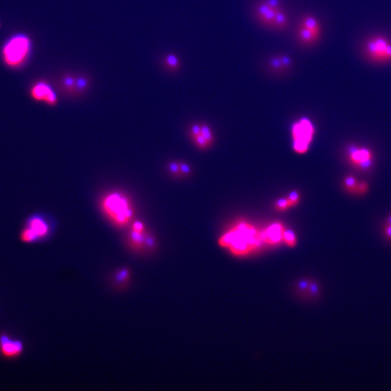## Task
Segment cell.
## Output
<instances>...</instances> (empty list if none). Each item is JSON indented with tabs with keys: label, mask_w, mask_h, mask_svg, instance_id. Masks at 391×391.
I'll return each mask as SVG.
<instances>
[{
	"label": "cell",
	"mask_w": 391,
	"mask_h": 391,
	"mask_svg": "<svg viewBox=\"0 0 391 391\" xmlns=\"http://www.w3.org/2000/svg\"><path fill=\"white\" fill-rule=\"evenodd\" d=\"M283 243L289 247H295L297 245V236L291 229L286 228L283 237Z\"/></svg>",
	"instance_id": "cell-18"
},
{
	"label": "cell",
	"mask_w": 391,
	"mask_h": 391,
	"mask_svg": "<svg viewBox=\"0 0 391 391\" xmlns=\"http://www.w3.org/2000/svg\"><path fill=\"white\" fill-rule=\"evenodd\" d=\"M263 2L268 6L272 10L277 11L281 10V2L280 0H263Z\"/></svg>",
	"instance_id": "cell-22"
},
{
	"label": "cell",
	"mask_w": 391,
	"mask_h": 391,
	"mask_svg": "<svg viewBox=\"0 0 391 391\" xmlns=\"http://www.w3.org/2000/svg\"><path fill=\"white\" fill-rule=\"evenodd\" d=\"M50 227L43 217L33 216L27 219V223L21 232V240L31 243L44 238L49 235Z\"/></svg>",
	"instance_id": "cell-6"
},
{
	"label": "cell",
	"mask_w": 391,
	"mask_h": 391,
	"mask_svg": "<svg viewBox=\"0 0 391 391\" xmlns=\"http://www.w3.org/2000/svg\"><path fill=\"white\" fill-rule=\"evenodd\" d=\"M168 172L171 174L173 177H183L181 171H180L179 162H171L168 165Z\"/></svg>",
	"instance_id": "cell-20"
},
{
	"label": "cell",
	"mask_w": 391,
	"mask_h": 391,
	"mask_svg": "<svg viewBox=\"0 0 391 391\" xmlns=\"http://www.w3.org/2000/svg\"><path fill=\"white\" fill-rule=\"evenodd\" d=\"M299 25L306 28V29H309V31H311V32L314 33L318 37H321L322 30H321L320 24H319L317 18L313 16V15H304L302 20H301L300 24Z\"/></svg>",
	"instance_id": "cell-13"
},
{
	"label": "cell",
	"mask_w": 391,
	"mask_h": 391,
	"mask_svg": "<svg viewBox=\"0 0 391 391\" xmlns=\"http://www.w3.org/2000/svg\"><path fill=\"white\" fill-rule=\"evenodd\" d=\"M275 12L269 8L263 1L259 3L255 7V15L261 26L272 29Z\"/></svg>",
	"instance_id": "cell-10"
},
{
	"label": "cell",
	"mask_w": 391,
	"mask_h": 391,
	"mask_svg": "<svg viewBox=\"0 0 391 391\" xmlns=\"http://www.w3.org/2000/svg\"><path fill=\"white\" fill-rule=\"evenodd\" d=\"M31 51V42L29 37L18 34L12 37L4 44L2 57L4 62L12 68H17L27 60Z\"/></svg>",
	"instance_id": "cell-3"
},
{
	"label": "cell",
	"mask_w": 391,
	"mask_h": 391,
	"mask_svg": "<svg viewBox=\"0 0 391 391\" xmlns=\"http://www.w3.org/2000/svg\"><path fill=\"white\" fill-rule=\"evenodd\" d=\"M373 152L368 148H355L348 154V160L352 166L359 169H368L373 161Z\"/></svg>",
	"instance_id": "cell-9"
},
{
	"label": "cell",
	"mask_w": 391,
	"mask_h": 391,
	"mask_svg": "<svg viewBox=\"0 0 391 391\" xmlns=\"http://www.w3.org/2000/svg\"><path fill=\"white\" fill-rule=\"evenodd\" d=\"M268 66L271 72L275 73H283L288 70L282 62L280 55H275L270 57L268 61Z\"/></svg>",
	"instance_id": "cell-16"
},
{
	"label": "cell",
	"mask_w": 391,
	"mask_h": 391,
	"mask_svg": "<svg viewBox=\"0 0 391 391\" xmlns=\"http://www.w3.org/2000/svg\"><path fill=\"white\" fill-rule=\"evenodd\" d=\"M344 187L347 192L356 195L367 194L369 184L367 182L359 181L353 175L346 176L344 180Z\"/></svg>",
	"instance_id": "cell-11"
},
{
	"label": "cell",
	"mask_w": 391,
	"mask_h": 391,
	"mask_svg": "<svg viewBox=\"0 0 391 391\" xmlns=\"http://www.w3.org/2000/svg\"><path fill=\"white\" fill-rule=\"evenodd\" d=\"M386 223L391 224V216L390 217H389V218H388L387 222H386Z\"/></svg>",
	"instance_id": "cell-24"
},
{
	"label": "cell",
	"mask_w": 391,
	"mask_h": 391,
	"mask_svg": "<svg viewBox=\"0 0 391 391\" xmlns=\"http://www.w3.org/2000/svg\"><path fill=\"white\" fill-rule=\"evenodd\" d=\"M273 207L275 211L279 212V213L286 212L291 209V205H290L286 196L276 199L274 202Z\"/></svg>",
	"instance_id": "cell-17"
},
{
	"label": "cell",
	"mask_w": 391,
	"mask_h": 391,
	"mask_svg": "<svg viewBox=\"0 0 391 391\" xmlns=\"http://www.w3.org/2000/svg\"><path fill=\"white\" fill-rule=\"evenodd\" d=\"M383 233H384L385 236L388 241H391V224L386 223L385 225L384 229H383Z\"/></svg>",
	"instance_id": "cell-23"
},
{
	"label": "cell",
	"mask_w": 391,
	"mask_h": 391,
	"mask_svg": "<svg viewBox=\"0 0 391 391\" xmlns=\"http://www.w3.org/2000/svg\"><path fill=\"white\" fill-rule=\"evenodd\" d=\"M167 65L171 70H177L179 68V60L174 54L168 56L166 60Z\"/></svg>",
	"instance_id": "cell-21"
},
{
	"label": "cell",
	"mask_w": 391,
	"mask_h": 391,
	"mask_svg": "<svg viewBox=\"0 0 391 391\" xmlns=\"http://www.w3.org/2000/svg\"><path fill=\"white\" fill-rule=\"evenodd\" d=\"M288 26V18L287 14L282 9L275 12L272 29L276 31H283L287 29Z\"/></svg>",
	"instance_id": "cell-15"
},
{
	"label": "cell",
	"mask_w": 391,
	"mask_h": 391,
	"mask_svg": "<svg viewBox=\"0 0 391 391\" xmlns=\"http://www.w3.org/2000/svg\"><path fill=\"white\" fill-rule=\"evenodd\" d=\"M364 52L370 61L376 63L390 62L391 42L383 36H373L364 43Z\"/></svg>",
	"instance_id": "cell-5"
},
{
	"label": "cell",
	"mask_w": 391,
	"mask_h": 391,
	"mask_svg": "<svg viewBox=\"0 0 391 391\" xmlns=\"http://www.w3.org/2000/svg\"><path fill=\"white\" fill-rule=\"evenodd\" d=\"M286 227L281 222H273L261 230V237L264 244L277 246L283 242Z\"/></svg>",
	"instance_id": "cell-8"
},
{
	"label": "cell",
	"mask_w": 391,
	"mask_h": 391,
	"mask_svg": "<svg viewBox=\"0 0 391 391\" xmlns=\"http://www.w3.org/2000/svg\"><path fill=\"white\" fill-rule=\"evenodd\" d=\"M320 37L309 29L299 25L297 30V40L302 46H309L318 41Z\"/></svg>",
	"instance_id": "cell-12"
},
{
	"label": "cell",
	"mask_w": 391,
	"mask_h": 391,
	"mask_svg": "<svg viewBox=\"0 0 391 391\" xmlns=\"http://www.w3.org/2000/svg\"><path fill=\"white\" fill-rule=\"evenodd\" d=\"M291 133L294 152L298 155L307 153L316 134L315 126L311 120L300 118L292 125Z\"/></svg>",
	"instance_id": "cell-4"
},
{
	"label": "cell",
	"mask_w": 391,
	"mask_h": 391,
	"mask_svg": "<svg viewBox=\"0 0 391 391\" xmlns=\"http://www.w3.org/2000/svg\"><path fill=\"white\" fill-rule=\"evenodd\" d=\"M218 244L236 257H244L264 244L261 230L252 222L239 219L218 238Z\"/></svg>",
	"instance_id": "cell-1"
},
{
	"label": "cell",
	"mask_w": 391,
	"mask_h": 391,
	"mask_svg": "<svg viewBox=\"0 0 391 391\" xmlns=\"http://www.w3.org/2000/svg\"><path fill=\"white\" fill-rule=\"evenodd\" d=\"M286 197H287L288 202L291 205V208L298 206L299 203H300L301 199H302L301 194L298 191H291V192L288 193Z\"/></svg>",
	"instance_id": "cell-19"
},
{
	"label": "cell",
	"mask_w": 391,
	"mask_h": 391,
	"mask_svg": "<svg viewBox=\"0 0 391 391\" xmlns=\"http://www.w3.org/2000/svg\"><path fill=\"white\" fill-rule=\"evenodd\" d=\"M102 214L118 227L128 226L133 222L135 207L130 196L121 191H110L99 201Z\"/></svg>",
	"instance_id": "cell-2"
},
{
	"label": "cell",
	"mask_w": 391,
	"mask_h": 391,
	"mask_svg": "<svg viewBox=\"0 0 391 391\" xmlns=\"http://www.w3.org/2000/svg\"><path fill=\"white\" fill-rule=\"evenodd\" d=\"M31 96L34 100L44 102L49 106H54L57 103V96L49 84L45 82H39L34 84L31 89Z\"/></svg>",
	"instance_id": "cell-7"
},
{
	"label": "cell",
	"mask_w": 391,
	"mask_h": 391,
	"mask_svg": "<svg viewBox=\"0 0 391 391\" xmlns=\"http://www.w3.org/2000/svg\"><path fill=\"white\" fill-rule=\"evenodd\" d=\"M21 344L12 342L7 339H1V350L5 356H12L18 355L21 351Z\"/></svg>",
	"instance_id": "cell-14"
}]
</instances>
